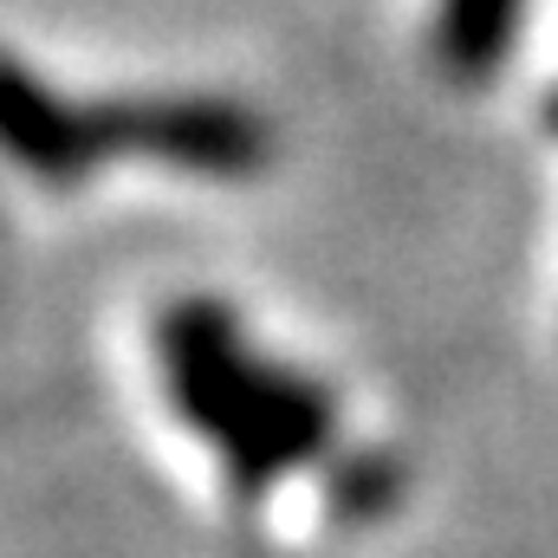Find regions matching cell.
<instances>
[{"mask_svg":"<svg viewBox=\"0 0 558 558\" xmlns=\"http://www.w3.org/2000/svg\"><path fill=\"white\" fill-rule=\"evenodd\" d=\"M553 131H558V92H553Z\"/></svg>","mask_w":558,"mask_h":558,"instance_id":"5b68a950","label":"cell"},{"mask_svg":"<svg viewBox=\"0 0 558 558\" xmlns=\"http://www.w3.org/2000/svg\"><path fill=\"white\" fill-rule=\"evenodd\" d=\"M390 494H397V468H390L384 454L351 461V468L338 474V487H331V500H338L344 513H384V507H390Z\"/></svg>","mask_w":558,"mask_h":558,"instance_id":"277c9868","label":"cell"},{"mask_svg":"<svg viewBox=\"0 0 558 558\" xmlns=\"http://www.w3.org/2000/svg\"><path fill=\"white\" fill-rule=\"evenodd\" d=\"M162 371L175 410L221 448L241 500L267 494L286 468L312 461L331 441L325 390L279 364H254L228 312L215 305H175L162 318Z\"/></svg>","mask_w":558,"mask_h":558,"instance_id":"6da1fadb","label":"cell"},{"mask_svg":"<svg viewBox=\"0 0 558 558\" xmlns=\"http://www.w3.org/2000/svg\"><path fill=\"white\" fill-rule=\"evenodd\" d=\"M7 143L46 182H78L92 162L156 156L202 175H247L267 162V124L228 98H118L72 105L26 65L7 72Z\"/></svg>","mask_w":558,"mask_h":558,"instance_id":"7a4b0ae2","label":"cell"},{"mask_svg":"<svg viewBox=\"0 0 558 558\" xmlns=\"http://www.w3.org/2000/svg\"><path fill=\"white\" fill-rule=\"evenodd\" d=\"M520 13H526V0H441V13H435L441 65L454 78H487L513 46Z\"/></svg>","mask_w":558,"mask_h":558,"instance_id":"3957f363","label":"cell"}]
</instances>
